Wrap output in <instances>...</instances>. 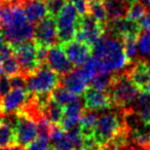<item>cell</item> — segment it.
<instances>
[{"mask_svg": "<svg viewBox=\"0 0 150 150\" xmlns=\"http://www.w3.org/2000/svg\"><path fill=\"white\" fill-rule=\"evenodd\" d=\"M93 54L99 72H118L129 64L123 48V41L110 35H104L95 44Z\"/></svg>", "mask_w": 150, "mask_h": 150, "instance_id": "1", "label": "cell"}, {"mask_svg": "<svg viewBox=\"0 0 150 150\" xmlns=\"http://www.w3.org/2000/svg\"><path fill=\"white\" fill-rule=\"evenodd\" d=\"M140 90L132 81L129 70L114 72L108 93L112 99L113 106L118 109H129L139 95Z\"/></svg>", "mask_w": 150, "mask_h": 150, "instance_id": "2", "label": "cell"}, {"mask_svg": "<svg viewBox=\"0 0 150 150\" xmlns=\"http://www.w3.org/2000/svg\"><path fill=\"white\" fill-rule=\"evenodd\" d=\"M125 129H127V125L125 122V109H119L118 112L99 115L95 129V140L102 149Z\"/></svg>", "mask_w": 150, "mask_h": 150, "instance_id": "3", "label": "cell"}, {"mask_svg": "<svg viewBox=\"0 0 150 150\" xmlns=\"http://www.w3.org/2000/svg\"><path fill=\"white\" fill-rule=\"evenodd\" d=\"M61 75L47 65H43L27 77L26 88L29 94H50L61 84Z\"/></svg>", "mask_w": 150, "mask_h": 150, "instance_id": "4", "label": "cell"}, {"mask_svg": "<svg viewBox=\"0 0 150 150\" xmlns=\"http://www.w3.org/2000/svg\"><path fill=\"white\" fill-rule=\"evenodd\" d=\"M56 19L59 44H63L74 39L77 32L79 15L75 9L74 5L70 2V0H67L66 3L63 5Z\"/></svg>", "mask_w": 150, "mask_h": 150, "instance_id": "5", "label": "cell"}, {"mask_svg": "<svg viewBox=\"0 0 150 150\" xmlns=\"http://www.w3.org/2000/svg\"><path fill=\"white\" fill-rule=\"evenodd\" d=\"M15 132L17 145L28 149L37 139V121L23 110L15 113Z\"/></svg>", "mask_w": 150, "mask_h": 150, "instance_id": "6", "label": "cell"}, {"mask_svg": "<svg viewBox=\"0 0 150 150\" xmlns=\"http://www.w3.org/2000/svg\"><path fill=\"white\" fill-rule=\"evenodd\" d=\"M11 45H13V54L21 68V73L27 78L31 73H33L40 67L36 56L35 41L32 39Z\"/></svg>", "mask_w": 150, "mask_h": 150, "instance_id": "7", "label": "cell"}, {"mask_svg": "<svg viewBox=\"0 0 150 150\" xmlns=\"http://www.w3.org/2000/svg\"><path fill=\"white\" fill-rule=\"evenodd\" d=\"M106 34V26L99 23L92 16L88 15L79 16L78 28L75 39L88 43L94 47V45Z\"/></svg>", "mask_w": 150, "mask_h": 150, "instance_id": "8", "label": "cell"}, {"mask_svg": "<svg viewBox=\"0 0 150 150\" xmlns=\"http://www.w3.org/2000/svg\"><path fill=\"white\" fill-rule=\"evenodd\" d=\"M33 40L37 44L52 47L59 43L58 27L57 19L50 15H47L44 19L37 23L34 30Z\"/></svg>", "mask_w": 150, "mask_h": 150, "instance_id": "9", "label": "cell"}, {"mask_svg": "<svg viewBox=\"0 0 150 150\" xmlns=\"http://www.w3.org/2000/svg\"><path fill=\"white\" fill-rule=\"evenodd\" d=\"M29 93L26 88H13L0 99V115H11L20 111L27 103Z\"/></svg>", "mask_w": 150, "mask_h": 150, "instance_id": "10", "label": "cell"}, {"mask_svg": "<svg viewBox=\"0 0 150 150\" xmlns=\"http://www.w3.org/2000/svg\"><path fill=\"white\" fill-rule=\"evenodd\" d=\"M66 52L69 61L74 67H80L91 59L93 54V46L83 41L72 39L68 42L60 44Z\"/></svg>", "mask_w": 150, "mask_h": 150, "instance_id": "11", "label": "cell"}, {"mask_svg": "<svg viewBox=\"0 0 150 150\" xmlns=\"http://www.w3.org/2000/svg\"><path fill=\"white\" fill-rule=\"evenodd\" d=\"M46 65L50 69L56 71L61 76L67 75L74 68V66L69 61L66 52H64V50H63V47L60 44L50 47L47 60H46Z\"/></svg>", "mask_w": 150, "mask_h": 150, "instance_id": "12", "label": "cell"}, {"mask_svg": "<svg viewBox=\"0 0 150 150\" xmlns=\"http://www.w3.org/2000/svg\"><path fill=\"white\" fill-rule=\"evenodd\" d=\"M91 79L83 72L81 67L73 69L70 73L62 76L61 84L76 96L82 95L88 88Z\"/></svg>", "mask_w": 150, "mask_h": 150, "instance_id": "13", "label": "cell"}, {"mask_svg": "<svg viewBox=\"0 0 150 150\" xmlns=\"http://www.w3.org/2000/svg\"><path fill=\"white\" fill-rule=\"evenodd\" d=\"M83 105L88 110H107L113 108L112 99L109 93L97 91L88 86L83 93Z\"/></svg>", "mask_w": 150, "mask_h": 150, "instance_id": "14", "label": "cell"}, {"mask_svg": "<svg viewBox=\"0 0 150 150\" xmlns=\"http://www.w3.org/2000/svg\"><path fill=\"white\" fill-rule=\"evenodd\" d=\"M34 30L35 27L29 21L17 24L2 29L3 37L11 44H18L32 40L34 38Z\"/></svg>", "mask_w": 150, "mask_h": 150, "instance_id": "15", "label": "cell"}, {"mask_svg": "<svg viewBox=\"0 0 150 150\" xmlns=\"http://www.w3.org/2000/svg\"><path fill=\"white\" fill-rule=\"evenodd\" d=\"M129 74L132 81L142 92L150 84V63L145 60L137 61L129 69Z\"/></svg>", "mask_w": 150, "mask_h": 150, "instance_id": "16", "label": "cell"}, {"mask_svg": "<svg viewBox=\"0 0 150 150\" xmlns=\"http://www.w3.org/2000/svg\"><path fill=\"white\" fill-rule=\"evenodd\" d=\"M22 5L28 21L37 24L47 16L46 0H18Z\"/></svg>", "mask_w": 150, "mask_h": 150, "instance_id": "17", "label": "cell"}, {"mask_svg": "<svg viewBox=\"0 0 150 150\" xmlns=\"http://www.w3.org/2000/svg\"><path fill=\"white\" fill-rule=\"evenodd\" d=\"M17 145L15 132V113L13 117H0V148Z\"/></svg>", "mask_w": 150, "mask_h": 150, "instance_id": "18", "label": "cell"}, {"mask_svg": "<svg viewBox=\"0 0 150 150\" xmlns=\"http://www.w3.org/2000/svg\"><path fill=\"white\" fill-rule=\"evenodd\" d=\"M131 110L137 114L140 120L145 125H150V95L147 93H139L138 97L131 106Z\"/></svg>", "mask_w": 150, "mask_h": 150, "instance_id": "19", "label": "cell"}, {"mask_svg": "<svg viewBox=\"0 0 150 150\" xmlns=\"http://www.w3.org/2000/svg\"><path fill=\"white\" fill-rule=\"evenodd\" d=\"M129 139L136 146L146 148L150 145V125L140 122L135 127H129Z\"/></svg>", "mask_w": 150, "mask_h": 150, "instance_id": "20", "label": "cell"}, {"mask_svg": "<svg viewBox=\"0 0 150 150\" xmlns=\"http://www.w3.org/2000/svg\"><path fill=\"white\" fill-rule=\"evenodd\" d=\"M108 16V22L125 18L129 0H103Z\"/></svg>", "mask_w": 150, "mask_h": 150, "instance_id": "21", "label": "cell"}, {"mask_svg": "<svg viewBox=\"0 0 150 150\" xmlns=\"http://www.w3.org/2000/svg\"><path fill=\"white\" fill-rule=\"evenodd\" d=\"M99 115L94 110L86 109L79 121L80 133L83 139L95 138V129H96L97 119Z\"/></svg>", "mask_w": 150, "mask_h": 150, "instance_id": "22", "label": "cell"}, {"mask_svg": "<svg viewBox=\"0 0 150 150\" xmlns=\"http://www.w3.org/2000/svg\"><path fill=\"white\" fill-rule=\"evenodd\" d=\"M52 99L57 102L59 105H61L62 107H65L67 105H69L70 103L74 102L75 100H77L78 96L74 95L73 93H71L70 91L67 90L65 86H63L62 84L58 86L57 88H54L52 92Z\"/></svg>", "mask_w": 150, "mask_h": 150, "instance_id": "23", "label": "cell"}, {"mask_svg": "<svg viewBox=\"0 0 150 150\" xmlns=\"http://www.w3.org/2000/svg\"><path fill=\"white\" fill-rule=\"evenodd\" d=\"M52 96V95H50ZM44 116L52 123V125H60L64 116V107L59 105L50 98V102L46 105V108L44 110Z\"/></svg>", "mask_w": 150, "mask_h": 150, "instance_id": "24", "label": "cell"}, {"mask_svg": "<svg viewBox=\"0 0 150 150\" xmlns=\"http://www.w3.org/2000/svg\"><path fill=\"white\" fill-rule=\"evenodd\" d=\"M148 11V7L140 0H133L129 1V8H127L125 19L132 22H139L144 17Z\"/></svg>", "mask_w": 150, "mask_h": 150, "instance_id": "25", "label": "cell"}, {"mask_svg": "<svg viewBox=\"0 0 150 150\" xmlns=\"http://www.w3.org/2000/svg\"><path fill=\"white\" fill-rule=\"evenodd\" d=\"M90 15L102 25L107 26L108 16L103 0H90Z\"/></svg>", "mask_w": 150, "mask_h": 150, "instance_id": "26", "label": "cell"}, {"mask_svg": "<svg viewBox=\"0 0 150 150\" xmlns=\"http://www.w3.org/2000/svg\"><path fill=\"white\" fill-rule=\"evenodd\" d=\"M112 75L113 73L98 72L92 78L88 86L92 88H95L97 91H102V92L108 93L111 81H112Z\"/></svg>", "mask_w": 150, "mask_h": 150, "instance_id": "27", "label": "cell"}, {"mask_svg": "<svg viewBox=\"0 0 150 150\" xmlns=\"http://www.w3.org/2000/svg\"><path fill=\"white\" fill-rule=\"evenodd\" d=\"M123 48L129 64L136 60L138 54V36L127 35L123 37Z\"/></svg>", "mask_w": 150, "mask_h": 150, "instance_id": "28", "label": "cell"}, {"mask_svg": "<svg viewBox=\"0 0 150 150\" xmlns=\"http://www.w3.org/2000/svg\"><path fill=\"white\" fill-rule=\"evenodd\" d=\"M2 66L3 74L7 75V76H15L18 74H22L21 68H20V65L16 59L15 54L2 60Z\"/></svg>", "mask_w": 150, "mask_h": 150, "instance_id": "29", "label": "cell"}, {"mask_svg": "<svg viewBox=\"0 0 150 150\" xmlns=\"http://www.w3.org/2000/svg\"><path fill=\"white\" fill-rule=\"evenodd\" d=\"M138 52L142 58L150 56V32H141L138 36Z\"/></svg>", "mask_w": 150, "mask_h": 150, "instance_id": "30", "label": "cell"}, {"mask_svg": "<svg viewBox=\"0 0 150 150\" xmlns=\"http://www.w3.org/2000/svg\"><path fill=\"white\" fill-rule=\"evenodd\" d=\"M67 0H46V7H47V15H50L56 18L63 5L66 3Z\"/></svg>", "mask_w": 150, "mask_h": 150, "instance_id": "31", "label": "cell"}, {"mask_svg": "<svg viewBox=\"0 0 150 150\" xmlns=\"http://www.w3.org/2000/svg\"><path fill=\"white\" fill-rule=\"evenodd\" d=\"M80 17L90 13V0H70Z\"/></svg>", "mask_w": 150, "mask_h": 150, "instance_id": "32", "label": "cell"}, {"mask_svg": "<svg viewBox=\"0 0 150 150\" xmlns=\"http://www.w3.org/2000/svg\"><path fill=\"white\" fill-rule=\"evenodd\" d=\"M11 83L9 76L5 74L0 75V99L7 94L11 90Z\"/></svg>", "mask_w": 150, "mask_h": 150, "instance_id": "33", "label": "cell"}, {"mask_svg": "<svg viewBox=\"0 0 150 150\" xmlns=\"http://www.w3.org/2000/svg\"><path fill=\"white\" fill-rule=\"evenodd\" d=\"M52 146L54 148V150H73L72 145L66 138V134H65V137L61 141H59L56 144H52Z\"/></svg>", "mask_w": 150, "mask_h": 150, "instance_id": "34", "label": "cell"}, {"mask_svg": "<svg viewBox=\"0 0 150 150\" xmlns=\"http://www.w3.org/2000/svg\"><path fill=\"white\" fill-rule=\"evenodd\" d=\"M139 24L142 30L146 32H150V9H148L147 13L144 15Z\"/></svg>", "mask_w": 150, "mask_h": 150, "instance_id": "35", "label": "cell"}, {"mask_svg": "<svg viewBox=\"0 0 150 150\" xmlns=\"http://www.w3.org/2000/svg\"><path fill=\"white\" fill-rule=\"evenodd\" d=\"M0 150H24V149L22 147H20L19 145H13V146H8V147L0 148Z\"/></svg>", "mask_w": 150, "mask_h": 150, "instance_id": "36", "label": "cell"}, {"mask_svg": "<svg viewBox=\"0 0 150 150\" xmlns=\"http://www.w3.org/2000/svg\"><path fill=\"white\" fill-rule=\"evenodd\" d=\"M101 150H132V144L127 148H125V149H114V148H110V147H104Z\"/></svg>", "mask_w": 150, "mask_h": 150, "instance_id": "37", "label": "cell"}, {"mask_svg": "<svg viewBox=\"0 0 150 150\" xmlns=\"http://www.w3.org/2000/svg\"><path fill=\"white\" fill-rule=\"evenodd\" d=\"M141 1L144 3V4L146 5V6L149 7V8H150V0H141Z\"/></svg>", "mask_w": 150, "mask_h": 150, "instance_id": "38", "label": "cell"}, {"mask_svg": "<svg viewBox=\"0 0 150 150\" xmlns=\"http://www.w3.org/2000/svg\"><path fill=\"white\" fill-rule=\"evenodd\" d=\"M3 33H2V30H1V28H0V44L3 42Z\"/></svg>", "mask_w": 150, "mask_h": 150, "instance_id": "39", "label": "cell"}, {"mask_svg": "<svg viewBox=\"0 0 150 150\" xmlns=\"http://www.w3.org/2000/svg\"><path fill=\"white\" fill-rule=\"evenodd\" d=\"M145 150H150V145L148 146V147H146V148H145Z\"/></svg>", "mask_w": 150, "mask_h": 150, "instance_id": "40", "label": "cell"}, {"mask_svg": "<svg viewBox=\"0 0 150 150\" xmlns=\"http://www.w3.org/2000/svg\"><path fill=\"white\" fill-rule=\"evenodd\" d=\"M3 2V1H2V0H0V4H1V3H2Z\"/></svg>", "mask_w": 150, "mask_h": 150, "instance_id": "41", "label": "cell"}, {"mask_svg": "<svg viewBox=\"0 0 150 150\" xmlns=\"http://www.w3.org/2000/svg\"><path fill=\"white\" fill-rule=\"evenodd\" d=\"M88 150H98V149H88Z\"/></svg>", "mask_w": 150, "mask_h": 150, "instance_id": "42", "label": "cell"}, {"mask_svg": "<svg viewBox=\"0 0 150 150\" xmlns=\"http://www.w3.org/2000/svg\"><path fill=\"white\" fill-rule=\"evenodd\" d=\"M129 1H133V0H129Z\"/></svg>", "mask_w": 150, "mask_h": 150, "instance_id": "43", "label": "cell"}, {"mask_svg": "<svg viewBox=\"0 0 150 150\" xmlns=\"http://www.w3.org/2000/svg\"><path fill=\"white\" fill-rule=\"evenodd\" d=\"M26 150H30V149H26Z\"/></svg>", "mask_w": 150, "mask_h": 150, "instance_id": "44", "label": "cell"}, {"mask_svg": "<svg viewBox=\"0 0 150 150\" xmlns=\"http://www.w3.org/2000/svg\"><path fill=\"white\" fill-rule=\"evenodd\" d=\"M0 116H1V115H0Z\"/></svg>", "mask_w": 150, "mask_h": 150, "instance_id": "45", "label": "cell"}]
</instances>
